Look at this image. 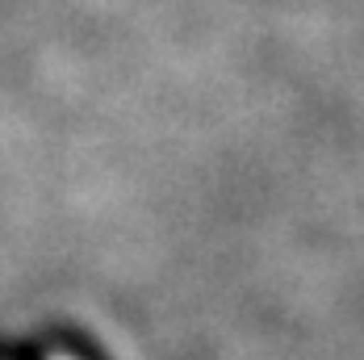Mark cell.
<instances>
[{
	"label": "cell",
	"mask_w": 364,
	"mask_h": 360,
	"mask_svg": "<svg viewBox=\"0 0 364 360\" xmlns=\"http://www.w3.org/2000/svg\"><path fill=\"white\" fill-rule=\"evenodd\" d=\"M0 360H97L88 348H80L72 339H55V344H9L0 348Z\"/></svg>",
	"instance_id": "cell-1"
}]
</instances>
